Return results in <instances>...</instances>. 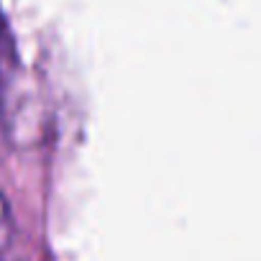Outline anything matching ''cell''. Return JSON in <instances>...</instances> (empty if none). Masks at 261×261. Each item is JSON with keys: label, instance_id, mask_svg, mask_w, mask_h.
<instances>
[{"label": "cell", "instance_id": "cell-1", "mask_svg": "<svg viewBox=\"0 0 261 261\" xmlns=\"http://www.w3.org/2000/svg\"><path fill=\"white\" fill-rule=\"evenodd\" d=\"M13 72H16V49L3 18H0V144L6 139V100H8Z\"/></svg>", "mask_w": 261, "mask_h": 261}, {"label": "cell", "instance_id": "cell-2", "mask_svg": "<svg viewBox=\"0 0 261 261\" xmlns=\"http://www.w3.org/2000/svg\"><path fill=\"white\" fill-rule=\"evenodd\" d=\"M13 243H16V223H13L11 202L0 192V261H18Z\"/></svg>", "mask_w": 261, "mask_h": 261}]
</instances>
